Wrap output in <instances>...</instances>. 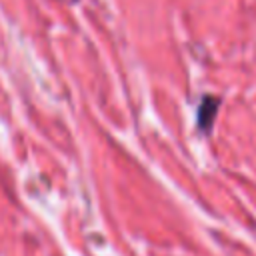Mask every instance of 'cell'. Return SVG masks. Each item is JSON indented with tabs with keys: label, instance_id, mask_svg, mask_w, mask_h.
<instances>
[{
	"label": "cell",
	"instance_id": "cell-1",
	"mask_svg": "<svg viewBox=\"0 0 256 256\" xmlns=\"http://www.w3.org/2000/svg\"><path fill=\"white\" fill-rule=\"evenodd\" d=\"M216 110H218V100L212 98V96H204L202 98V104L198 108V126L202 130H210L212 120L216 116Z\"/></svg>",
	"mask_w": 256,
	"mask_h": 256
}]
</instances>
